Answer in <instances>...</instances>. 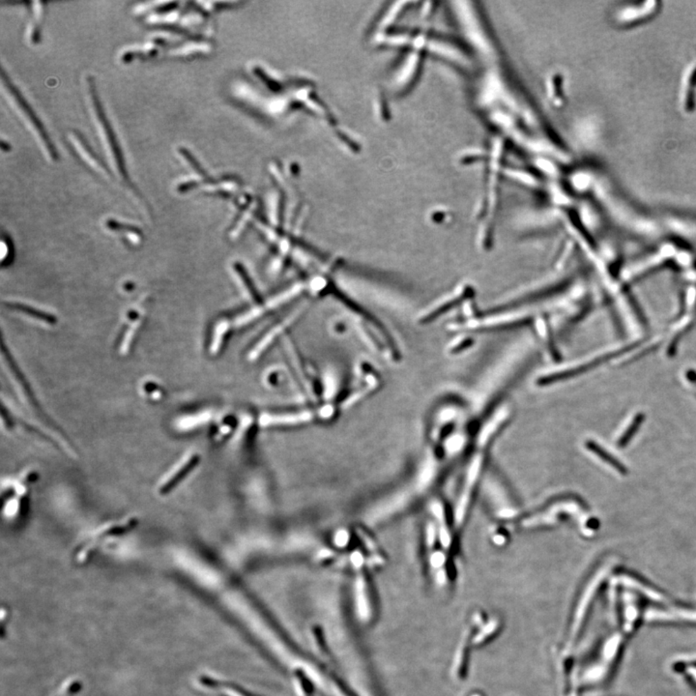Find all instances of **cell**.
Returning a JSON list of instances; mask_svg holds the SVG:
<instances>
[{
	"instance_id": "obj_1",
	"label": "cell",
	"mask_w": 696,
	"mask_h": 696,
	"mask_svg": "<svg viewBox=\"0 0 696 696\" xmlns=\"http://www.w3.org/2000/svg\"><path fill=\"white\" fill-rule=\"evenodd\" d=\"M88 85L90 102L91 105H92V110L94 112L96 122H97L98 129H99L103 143H104L105 148H107L110 159L112 161V164H114L117 172H119V176L125 182L129 183L128 172H127L126 165H125L123 155H122L121 150H120L119 143H117L116 138H115L114 130L110 126V121L108 120L107 116H105L103 105L100 103L99 98H98L94 80L91 76L88 78Z\"/></svg>"
},
{
	"instance_id": "obj_2",
	"label": "cell",
	"mask_w": 696,
	"mask_h": 696,
	"mask_svg": "<svg viewBox=\"0 0 696 696\" xmlns=\"http://www.w3.org/2000/svg\"><path fill=\"white\" fill-rule=\"evenodd\" d=\"M1 79L4 86H6L7 91L9 92V95H10L12 100H13L14 104L18 107L21 114L25 116V121L32 128L37 138H39L41 145L45 148V152H47L50 159L52 161L59 160V153H57V148H55L52 139H50L49 134L45 131L44 126H43L42 122L38 119L32 108L30 107L25 98L21 94L18 88H15V85H13L10 79H9V76L6 75V71L3 69L1 71Z\"/></svg>"
},
{
	"instance_id": "obj_3",
	"label": "cell",
	"mask_w": 696,
	"mask_h": 696,
	"mask_svg": "<svg viewBox=\"0 0 696 696\" xmlns=\"http://www.w3.org/2000/svg\"><path fill=\"white\" fill-rule=\"evenodd\" d=\"M69 141L71 143L72 146H73L74 150H76V154L80 156L81 159L85 163L88 167H90V169L94 170L96 174H100L101 176L105 177V178H112V172L108 169L107 165L93 152L90 146L88 145L85 139L83 138V136L79 132L75 131V130L69 132Z\"/></svg>"
},
{
	"instance_id": "obj_4",
	"label": "cell",
	"mask_w": 696,
	"mask_h": 696,
	"mask_svg": "<svg viewBox=\"0 0 696 696\" xmlns=\"http://www.w3.org/2000/svg\"><path fill=\"white\" fill-rule=\"evenodd\" d=\"M198 456L193 455L191 456L186 460V462L182 463L181 467L177 468L174 473H172V476L167 478V480L159 487V493L161 495H165V494H169L172 493V491L178 486L180 482L183 481L185 477L189 474L194 467H196V463H198Z\"/></svg>"
},
{
	"instance_id": "obj_5",
	"label": "cell",
	"mask_w": 696,
	"mask_h": 696,
	"mask_svg": "<svg viewBox=\"0 0 696 696\" xmlns=\"http://www.w3.org/2000/svg\"><path fill=\"white\" fill-rule=\"evenodd\" d=\"M1 147L2 150L6 151V152H8V151L11 150V145H9V143H7L6 141H1Z\"/></svg>"
}]
</instances>
